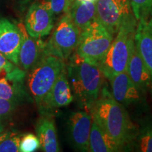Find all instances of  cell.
Instances as JSON below:
<instances>
[{"instance_id": "obj_1", "label": "cell", "mask_w": 152, "mask_h": 152, "mask_svg": "<svg viewBox=\"0 0 152 152\" xmlns=\"http://www.w3.org/2000/svg\"><path fill=\"white\" fill-rule=\"evenodd\" d=\"M90 113L101 128L123 149L134 141L139 130L125 106L114 99L106 87L102 88Z\"/></svg>"}, {"instance_id": "obj_2", "label": "cell", "mask_w": 152, "mask_h": 152, "mask_svg": "<svg viewBox=\"0 0 152 152\" xmlns=\"http://www.w3.org/2000/svg\"><path fill=\"white\" fill-rule=\"evenodd\" d=\"M66 74L75 99L82 109L90 112L102 90L104 75L100 67L77 53L68 58Z\"/></svg>"}, {"instance_id": "obj_3", "label": "cell", "mask_w": 152, "mask_h": 152, "mask_svg": "<svg viewBox=\"0 0 152 152\" xmlns=\"http://www.w3.org/2000/svg\"><path fill=\"white\" fill-rule=\"evenodd\" d=\"M137 26V20L134 18L121 26L112 41L105 57L101 62L99 67L104 77L108 80L126 71L134 47Z\"/></svg>"}, {"instance_id": "obj_4", "label": "cell", "mask_w": 152, "mask_h": 152, "mask_svg": "<svg viewBox=\"0 0 152 152\" xmlns=\"http://www.w3.org/2000/svg\"><path fill=\"white\" fill-rule=\"evenodd\" d=\"M64 61L54 55L43 52L39 61L28 71V88L39 109L60 73L66 68Z\"/></svg>"}, {"instance_id": "obj_5", "label": "cell", "mask_w": 152, "mask_h": 152, "mask_svg": "<svg viewBox=\"0 0 152 152\" xmlns=\"http://www.w3.org/2000/svg\"><path fill=\"white\" fill-rule=\"evenodd\" d=\"M113 39V35L95 20L80 32L76 53L86 61L99 66Z\"/></svg>"}, {"instance_id": "obj_6", "label": "cell", "mask_w": 152, "mask_h": 152, "mask_svg": "<svg viewBox=\"0 0 152 152\" xmlns=\"http://www.w3.org/2000/svg\"><path fill=\"white\" fill-rule=\"evenodd\" d=\"M80 31L69 14H64L58 20L50 39L45 43L44 52L66 61L78 45Z\"/></svg>"}, {"instance_id": "obj_7", "label": "cell", "mask_w": 152, "mask_h": 152, "mask_svg": "<svg viewBox=\"0 0 152 152\" xmlns=\"http://www.w3.org/2000/svg\"><path fill=\"white\" fill-rule=\"evenodd\" d=\"M129 0H97L96 18L112 35L123 25L134 18Z\"/></svg>"}, {"instance_id": "obj_8", "label": "cell", "mask_w": 152, "mask_h": 152, "mask_svg": "<svg viewBox=\"0 0 152 152\" xmlns=\"http://www.w3.org/2000/svg\"><path fill=\"white\" fill-rule=\"evenodd\" d=\"M54 16L46 0H36L30 5L25 18L28 33L35 39L48 35L54 28Z\"/></svg>"}, {"instance_id": "obj_9", "label": "cell", "mask_w": 152, "mask_h": 152, "mask_svg": "<svg viewBox=\"0 0 152 152\" xmlns=\"http://www.w3.org/2000/svg\"><path fill=\"white\" fill-rule=\"evenodd\" d=\"M92 115L87 111L73 112L68 121L70 141L73 148L80 151H89V140Z\"/></svg>"}, {"instance_id": "obj_10", "label": "cell", "mask_w": 152, "mask_h": 152, "mask_svg": "<svg viewBox=\"0 0 152 152\" xmlns=\"http://www.w3.org/2000/svg\"><path fill=\"white\" fill-rule=\"evenodd\" d=\"M109 80L114 99L125 108L142 102L144 92L133 83L126 71L117 74Z\"/></svg>"}, {"instance_id": "obj_11", "label": "cell", "mask_w": 152, "mask_h": 152, "mask_svg": "<svg viewBox=\"0 0 152 152\" xmlns=\"http://www.w3.org/2000/svg\"><path fill=\"white\" fill-rule=\"evenodd\" d=\"M20 45L21 33L18 26L0 18V52L16 66H19Z\"/></svg>"}, {"instance_id": "obj_12", "label": "cell", "mask_w": 152, "mask_h": 152, "mask_svg": "<svg viewBox=\"0 0 152 152\" xmlns=\"http://www.w3.org/2000/svg\"><path fill=\"white\" fill-rule=\"evenodd\" d=\"M74 99L66 68L55 82L54 86L39 109L41 113H51L54 110L69 105Z\"/></svg>"}, {"instance_id": "obj_13", "label": "cell", "mask_w": 152, "mask_h": 152, "mask_svg": "<svg viewBox=\"0 0 152 152\" xmlns=\"http://www.w3.org/2000/svg\"><path fill=\"white\" fill-rule=\"evenodd\" d=\"M21 33V45L19 54V66L25 71H28L39 61L44 52L45 42L41 38L35 39L28 33L22 23L17 24Z\"/></svg>"}, {"instance_id": "obj_14", "label": "cell", "mask_w": 152, "mask_h": 152, "mask_svg": "<svg viewBox=\"0 0 152 152\" xmlns=\"http://www.w3.org/2000/svg\"><path fill=\"white\" fill-rule=\"evenodd\" d=\"M35 131L43 151H60L54 119L52 114L42 113L36 124Z\"/></svg>"}, {"instance_id": "obj_15", "label": "cell", "mask_w": 152, "mask_h": 152, "mask_svg": "<svg viewBox=\"0 0 152 152\" xmlns=\"http://www.w3.org/2000/svg\"><path fill=\"white\" fill-rule=\"evenodd\" d=\"M126 71L133 83L144 93L152 88L151 74L139 54L135 44L130 55Z\"/></svg>"}, {"instance_id": "obj_16", "label": "cell", "mask_w": 152, "mask_h": 152, "mask_svg": "<svg viewBox=\"0 0 152 152\" xmlns=\"http://www.w3.org/2000/svg\"><path fill=\"white\" fill-rule=\"evenodd\" d=\"M122 149L121 146L101 128L92 118L89 140V151L115 152L122 151Z\"/></svg>"}, {"instance_id": "obj_17", "label": "cell", "mask_w": 152, "mask_h": 152, "mask_svg": "<svg viewBox=\"0 0 152 152\" xmlns=\"http://www.w3.org/2000/svg\"><path fill=\"white\" fill-rule=\"evenodd\" d=\"M147 20L143 19L137 21L134 35V44L151 74L152 80V36L147 29Z\"/></svg>"}, {"instance_id": "obj_18", "label": "cell", "mask_w": 152, "mask_h": 152, "mask_svg": "<svg viewBox=\"0 0 152 152\" xmlns=\"http://www.w3.org/2000/svg\"><path fill=\"white\" fill-rule=\"evenodd\" d=\"M80 31L96 20V2L75 0L68 13Z\"/></svg>"}, {"instance_id": "obj_19", "label": "cell", "mask_w": 152, "mask_h": 152, "mask_svg": "<svg viewBox=\"0 0 152 152\" xmlns=\"http://www.w3.org/2000/svg\"><path fill=\"white\" fill-rule=\"evenodd\" d=\"M137 20H147L152 18V0H129Z\"/></svg>"}, {"instance_id": "obj_20", "label": "cell", "mask_w": 152, "mask_h": 152, "mask_svg": "<svg viewBox=\"0 0 152 152\" xmlns=\"http://www.w3.org/2000/svg\"><path fill=\"white\" fill-rule=\"evenodd\" d=\"M136 150L140 152H152V126L147 125L138 130L135 139Z\"/></svg>"}, {"instance_id": "obj_21", "label": "cell", "mask_w": 152, "mask_h": 152, "mask_svg": "<svg viewBox=\"0 0 152 152\" xmlns=\"http://www.w3.org/2000/svg\"><path fill=\"white\" fill-rule=\"evenodd\" d=\"M39 149H40L39 139L33 133H27L21 137L19 145V151L34 152Z\"/></svg>"}, {"instance_id": "obj_22", "label": "cell", "mask_w": 152, "mask_h": 152, "mask_svg": "<svg viewBox=\"0 0 152 152\" xmlns=\"http://www.w3.org/2000/svg\"><path fill=\"white\" fill-rule=\"evenodd\" d=\"M17 104H18L14 101L0 98V132L2 123L11 117Z\"/></svg>"}, {"instance_id": "obj_23", "label": "cell", "mask_w": 152, "mask_h": 152, "mask_svg": "<svg viewBox=\"0 0 152 152\" xmlns=\"http://www.w3.org/2000/svg\"><path fill=\"white\" fill-rule=\"evenodd\" d=\"M75 0H46L54 15L67 14Z\"/></svg>"}, {"instance_id": "obj_24", "label": "cell", "mask_w": 152, "mask_h": 152, "mask_svg": "<svg viewBox=\"0 0 152 152\" xmlns=\"http://www.w3.org/2000/svg\"><path fill=\"white\" fill-rule=\"evenodd\" d=\"M21 136L14 132L11 136L0 142V152H18Z\"/></svg>"}, {"instance_id": "obj_25", "label": "cell", "mask_w": 152, "mask_h": 152, "mask_svg": "<svg viewBox=\"0 0 152 152\" xmlns=\"http://www.w3.org/2000/svg\"><path fill=\"white\" fill-rule=\"evenodd\" d=\"M16 65L7 59L4 55L0 52V71L1 69H4L7 71V73L12 71L15 68Z\"/></svg>"}, {"instance_id": "obj_26", "label": "cell", "mask_w": 152, "mask_h": 152, "mask_svg": "<svg viewBox=\"0 0 152 152\" xmlns=\"http://www.w3.org/2000/svg\"><path fill=\"white\" fill-rule=\"evenodd\" d=\"M14 132H0V142H2L3 140H4L5 139L9 137V136H11V134Z\"/></svg>"}, {"instance_id": "obj_27", "label": "cell", "mask_w": 152, "mask_h": 152, "mask_svg": "<svg viewBox=\"0 0 152 152\" xmlns=\"http://www.w3.org/2000/svg\"><path fill=\"white\" fill-rule=\"evenodd\" d=\"M147 29H148V30H149V33L151 34V35L152 36V18H151L149 20H147Z\"/></svg>"}, {"instance_id": "obj_28", "label": "cell", "mask_w": 152, "mask_h": 152, "mask_svg": "<svg viewBox=\"0 0 152 152\" xmlns=\"http://www.w3.org/2000/svg\"><path fill=\"white\" fill-rule=\"evenodd\" d=\"M81 1H92V2H96L97 0H81Z\"/></svg>"}]
</instances>
